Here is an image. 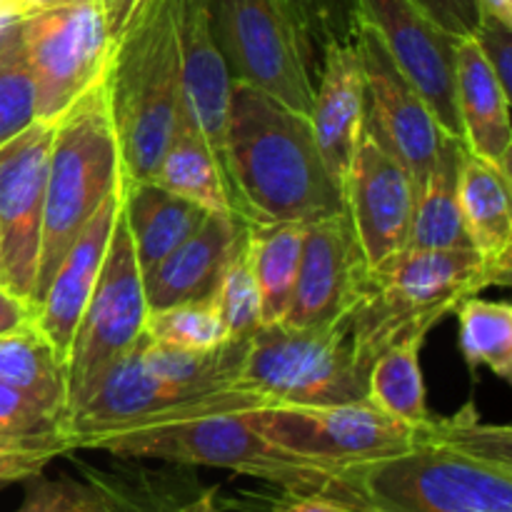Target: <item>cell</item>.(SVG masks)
Returning <instances> with one entry per match:
<instances>
[{
  "label": "cell",
  "instance_id": "obj_28",
  "mask_svg": "<svg viewBox=\"0 0 512 512\" xmlns=\"http://www.w3.org/2000/svg\"><path fill=\"white\" fill-rule=\"evenodd\" d=\"M420 350L423 343H400L378 355L368 368L370 403L410 428L430 418Z\"/></svg>",
  "mask_w": 512,
  "mask_h": 512
},
{
  "label": "cell",
  "instance_id": "obj_2",
  "mask_svg": "<svg viewBox=\"0 0 512 512\" xmlns=\"http://www.w3.org/2000/svg\"><path fill=\"white\" fill-rule=\"evenodd\" d=\"M223 173L235 218L248 225L313 223L343 210L310 115L243 80H230Z\"/></svg>",
  "mask_w": 512,
  "mask_h": 512
},
{
  "label": "cell",
  "instance_id": "obj_14",
  "mask_svg": "<svg viewBox=\"0 0 512 512\" xmlns=\"http://www.w3.org/2000/svg\"><path fill=\"white\" fill-rule=\"evenodd\" d=\"M415 200L418 193L403 165L363 128L343 185V210L365 268L378 270L410 250Z\"/></svg>",
  "mask_w": 512,
  "mask_h": 512
},
{
  "label": "cell",
  "instance_id": "obj_38",
  "mask_svg": "<svg viewBox=\"0 0 512 512\" xmlns=\"http://www.w3.org/2000/svg\"><path fill=\"white\" fill-rule=\"evenodd\" d=\"M33 320V305L15 295L8 285L0 283V333L20 328Z\"/></svg>",
  "mask_w": 512,
  "mask_h": 512
},
{
  "label": "cell",
  "instance_id": "obj_6",
  "mask_svg": "<svg viewBox=\"0 0 512 512\" xmlns=\"http://www.w3.org/2000/svg\"><path fill=\"white\" fill-rule=\"evenodd\" d=\"M245 413H205L180 423L110 435L98 440L90 450H103L115 458L233 470L275 485L290 498L328 493L335 478L333 470L280 450L245 420Z\"/></svg>",
  "mask_w": 512,
  "mask_h": 512
},
{
  "label": "cell",
  "instance_id": "obj_21",
  "mask_svg": "<svg viewBox=\"0 0 512 512\" xmlns=\"http://www.w3.org/2000/svg\"><path fill=\"white\" fill-rule=\"evenodd\" d=\"M512 178L465 150L460 165V213L470 248L495 278L508 288L512 275Z\"/></svg>",
  "mask_w": 512,
  "mask_h": 512
},
{
  "label": "cell",
  "instance_id": "obj_8",
  "mask_svg": "<svg viewBox=\"0 0 512 512\" xmlns=\"http://www.w3.org/2000/svg\"><path fill=\"white\" fill-rule=\"evenodd\" d=\"M213 40L230 80L310 113L320 53L285 0H213Z\"/></svg>",
  "mask_w": 512,
  "mask_h": 512
},
{
  "label": "cell",
  "instance_id": "obj_36",
  "mask_svg": "<svg viewBox=\"0 0 512 512\" xmlns=\"http://www.w3.org/2000/svg\"><path fill=\"white\" fill-rule=\"evenodd\" d=\"M60 423L40 405L25 398L10 385L0 383V433H28V430H43Z\"/></svg>",
  "mask_w": 512,
  "mask_h": 512
},
{
  "label": "cell",
  "instance_id": "obj_20",
  "mask_svg": "<svg viewBox=\"0 0 512 512\" xmlns=\"http://www.w3.org/2000/svg\"><path fill=\"white\" fill-rule=\"evenodd\" d=\"M240 223L243 220L235 215L210 213L185 243L143 273L148 310L213 298L233 253Z\"/></svg>",
  "mask_w": 512,
  "mask_h": 512
},
{
  "label": "cell",
  "instance_id": "obj_13",
  "mask_svg": "<svg viewBox=\"0 0 512 512\" xmlns=\"http://www.w3.org/2000/svg\"><path fill=\"white\" fill-rule=\"evenodd\" d=\"M53 123L35 120L0 145V283L33 305Z\"/></svg>",
  "mask_w": 512,
  "mask_h": 512
},
{
  "label": "cell",
  "instance_id": "obj_3",
  "mask_svg": "<svg viewBox=\"0 0 512 512\" xmlns=\"http://www.w3.org/2000/svg\"><path fill=\"white\" fill-rule=\"evenodd\" d=\"M123 175L150 180L183 123L178 0H135L105 68Z\"/></svg>",
  "mask_w": 512,
  "mask_h": 512
},
{
  "label": "cell",
  "instance_id": "obj_43",
  "mask_svg": "<svg viewBox=\"0 0 512 512\" xmlns=\"http://www.w3.org/2000/svg\"><path fill=\"white\" fill-rule=\"evenodd\" d=\"M15 5H18V0H0V13H10L18 18V8Z\"/></svg>",
  "mask_w": 512,
  "mask_h": 512
},
{
  "label": "cell",
  "instance_id": "obj_15",
  "mask_svg": "<svg viewBox=\"0 0 512 512\" xmlns=\"http://www.w3.org/2000/svg\"><path fill=\"white\" fill-rule=\"evenodd\" d=\"M355 18L378 33L398 68L420 90L440 128L460 138L455 105V40L413 0H353ZM463 140V138H460Z\"/></svg>",
  "mask_w": 512,
  "mask_h": 512
},
{
  "label": "cell",
  "instance_id": "obj_42",
  "mask_svg": "<svg viewBox=\"0 0 512 512\" xmlns=\"http://www.w3.org/2000/svg\"><path fill=\"white\" fill-rule=\"evenodd\" d=\"M183 512H225V510L215 508V505H213V493H203L198 500H195V503H190Z\"/></svg>",
  "mask_w": 512,
  "mask_h": 512
},
{
  "label": "cell",
  "instance_id": "obj_39",
  "mask_svg": "<svg viewBox=\"0 0 512 512\" xmlns=\"http://www.w3.org/2000/svg\"><path fill=\"white\" fill-rule=\"evenodd\" d=\"M275 512H358L343 503L323 498V495H303V498H290L288 503L280 505Z\"/></svg>",
  "mask_w": 512,
  "mask_h": 512
},
{
  "label": "cell",
  "instance_id": "obj_29",
  "mask_svg": "<svg viewBox=\"0 0 512 512\" xmlns=\"http://www.w3.org/2000/svg\"><path fill=\"white\" fill-rule=\"evenodd\" d=\"M460 350L473 370L488 368L500 380L512 378V305L470 295L455 308Z\"/></svg>",
  "mask_w": 512,
  "mask_h": 512
},
{
  "label": "cell",
  "instance_id": "obj_16",
  "mask_svg": "<svg viewBox=\"0 0 512 512\" xmlns=\"http://www.w3.org/2000/svg\"><path fill=\"white\" fill-rule=\"evenodd\" d=\"M365 275L368 268L345 210L305 223L298 283L283 323L293 328L345 325Z\"/></svg>",
  "mask_w": 512,
  "mask_h": 512
},
{
  "label": "cell",
  "instance_id": "obj_5",
  "mask_svg": "<svg viewBox=\"0 0 512 512\" xmlns=\"http://www.w3.org/2000/svg\"><path fill=\"white\" fill-rule=\"evenodd\" d=\"M120 180L123 160L103 78L53 123L33 310L63 255Z\"/></svg>",
  "mask_w": 512,
  "mask_h": 512
},
{
  "label": "cell",
  "instance_id": "obj_27",
  "mask_svg": "<svg viewBox=\"0 0 512 512\" xmlns=\"http://www.w3.org/2000/svg\"><path fill=\"white\" fill-rule=\"evenodd\" d=\"M303 235L305 223L248 225L250 258L258 280L263 325L283 323L288 315L298 283Z\"/></svg>",
  "mask_w": 512,
  "mask_h": 512
},
{
  "label": "cell",
  "instance_id": "obj_23",
  "mask_svg": "<svg viewBox=\"0 0 512 512\" xmlns=\"http://www.w3.org/2000/svg\"><path fill=\"white\" fill-rule=\"evenodd\" d=\"M198 500V498H195ZM195 500H173L158 493L113 483V478L85 468V478L68 475L25 483V498L13 512H183Z\"/></svg>",
  "mask_w": 512,
  "mask_h": 512
},
{
  "label": "cell",
  "instance_id": "obj_40",
  "mask_svg": "<svg viewBox=\"0 0 512 512\" xmlns=\"http://www.w3.org/2000/svg\"><path fill=\"white\" fill-rule=\"evenodd\" d=\"M133 5L135 0H100L105 25H108V33H110V43H113L115 35L120 33V28H123L125 18H128V13L133 10Z\"/></svg>",
  "mask_w": 512,
  "mask_h": 512
},
{
  "label": "cell",
  "instance_id": "obj_32",
  "mask_svg": "<svg viewBox=\"0 0 512 512\" xmlns=\"http://www.w3.org/2000/svg\"><path fill=\"white\" fill-rule=\"evenodd\" d=\"M143 333L158 343L185 350H213L230 340L213 298L148 310Z\"/></svg>",
  "mask_w": 512,
  "mask_h": 512
},
{
  "label": "cell",
  "instance_id": "obj_37",
  "mask_svg": "<svg viewBox=\"0 0 512 512\" xmlns=\"http://www.w3.org/2000/svg\"><path fill=\"white\" fill-rule=\"evenodd\" d=\"M413 3L453 38H468L480 23L478 0H413Z\"/></svg>",
  "mask_w": 512,
  "mask_h": 512
},
{
  "label": "cell",
  "instance_id": "obj_30",
  "mask_svg": "<svg viewBox=\"0 0 512 512\" xmlns=\"http://www.w3.org/2000/svg\"><path fill=\"white\" fill-rule=\"evenodd\" d=\"M213 300L230 340L250 338L263 325V320H260L258 280H255L253 273L248 225L245 223H240L233 253H230V260L225 265L223 278H220Z\"/></svg>",
  "mask_w": 512,
  "mask_h": 512
},
{
  "label": "cell",
  "instance_id": "obj_26",
  "mask_svg": "<svg viewBox=\"0 0 512 512\" xmlns=\"http://www.w3.org/2000/svg\"><path fill=\"white\" fill-rule=\"evenodd\" d=\"M0 383L23 393L53 418L65 415V365L35 320L0 333Z\"/></svg>",
  "mask_w": 512,
  "mask_h": 512
},
{
  "label": "cell",
  "instance_id": "obj_24",
  "mask_svg": "<svg viewBox=\"0 0 512 512\" xmlns=\"http://www.w3.org/2000/svg\"><path fill=\"white\" fill-rule=\"evenodd\" d=\"M465 145L460 138L445 135L425 185L415 200L410 250H465L468 233L460 213V165Z\"/></svg>",
  "mask_w": 512,
  "mask_h": 512
},
{
  "label": "cell",
  "instance_id": "obj_18",
  "mask_svg": "<svg viewBox=\"0 0 512 512\" xmlns=\"http://www.w3.org/2000/svg\"><path fill=\"white\" fill-rule=\"evenodd\" d=\"M308 115L320 155L343 190L365 128V78L353 38L323 50Z\"/></svg>",
  "mask_w": 512,
  "mask_h": 512
},
{
  "label": "cell",
  "instance_id": "obj_4",
  "mask_svg": "<svg viewBox=\"0 0 512 512\" xmlns=\"http://www.w3.org/2000/svg\"><path fill=\"white\" fill-rule=\"evenodd\" d=\"M490 285L495 288V278L473 248L405 250L383 268L368 270L345 320L355 363L368 375L385 350L425 343L440 320Z\"/></svg>",
  "mask_w": 512,
  "mask_h": 512
},
{
  "label": "cell",
  "instance_id": "obj_9",
  "mask_svg": "<svg viewBox=\"0 0 512 512\" xmlns=\"http://www.w3.org/2000/svg\"><path fill=\"white\" fill-rule=\"evenodd\" d=\"M145 318L148 300L143 270L123 210H118L98 283L90 293L65 360V413L78 408L105 370L138 343Z\"/></svg>",
  "mask_w": 512,
  "mask_h": 512
},
{
  "label": "cell",
  "instance_id": "obj_1",
  "mask_svg": "<svg viewBox=\"0 0 512 512\" xmlns=\"http://www.w3.org/2000/svg\"><path fill=\"white\" fill-rule=\"evenodd\" d=\"M323 498L358 512H512V428L468 400L415 425L398 453L338 470Z\"/></svg>",
  "mask_w": 512,
  "mask_h": 512
},
{
  "label": "cell",
  "instance_id": "obj_34",
  "mask_svg": "<svg viewBox=\"0 0 512 512\" xmlns=\"http://www.w3.org/2000/svg\"><path fill=\"white\" fill-rule=\"evenodd\" d=\"M315 50L323 58V50L330 43H343L353 38L355 30V3L353 0H285Z\"/></svg>",
  "mask_w": 512,
  "mask_h": 512
},
{
  "label": "cell",
  "instance_id": "obj_33",
  "mask_svg": "<svg viewBox=\"0 0 512 512\" xmlns=\"http://www.w3.org/2000/svg\"><path fill=\"white\" fill-rule=\"evenodd\" d=\"M75 453L60 423L28 433H0V490L43 475L53 460Z\"/></svg>",
  "mask_w": 512,
  "mask_h": 512
},
{
  "label": "cell",
  "instance_id": "obj_31",
  "mask_svg": "<svg viewBox=\"0 0 512 512\" xmlns=\"http://www.w3.org/2000/svg\"><path fill=\"white\" fill-rule=\"evenodd\" d=\"M35 85L15 18L0 30V145L35 123Z\"/></svg>",
  "mask_w": 512,
  "mask_h": 512
},
{
  "label": "cell",
  "instance_id": "obj_35",
  "mask_svg": "<svg viewBox=\"0 0 512 512\" xmlns=\"http://www.w3.org/2000/svg\"><path fill=\"white\" fill-rule=\"evenodd\" d=\"M470 38L475 40L483 58L498 75L500 85L512 93V25L493 18H480L478 28L473 30Z\"/></svg>",
  "mask_w": 512,
  "mask_h": 512
},
{
  "label": "cell",
  "instance_id": "obj_41",
  "mask_svg": "<svg viewBox=\"0 0 512 512\" xmlns=\"http://www.w3.org/2000/svg\"><path fill=\"white\" fill-rule=\"evenodd\" d=\"M480 18H493L512 25V0H478Z\"/></svg>",
  "mask_w": 512,
  "mask_h": 512
},
{
  "label": "cell",
  "instance_id": "obj_19",
  "mask_svg": "<svg viewBox=\"0 0 512 512\" xmlns=\"http://www.w3.org/2000/svg\"><path fill=\"white\" fill-rule=\"evenodd\" d=\"M455 105L465 150L512 178L510 93L470 35L455 40Z\"/></svg>",
  "mask_w": 512,
  "mask_h": 512
},
{
  "label": "cell",
  "instance_id": "obj_44",
  "mask_svg": "<svg viewBox=\"0 0 512 512\" xmlns=\"http://www.w3.org/2000/svg\"><path fill=\"white\" fill-rule=\"evenodd\" d=\"M13 18H15V15H10V13H0V30H3L5 25H8L10 20H13Z\"/></svg>",
  "mask_w": 512,
  "mask_h": 512
},
{
  "label": "cell",
  "instance_id": "obj_25",
  "mask_svg": "<svg viewBox=\"0 0 512 512\" xmlns=\"http://www.w3.org/2000/svg\"><path fill=\"white\" fill-rule=\"evenodd\" d=\"M150 180H155L180 198L193 200L208 213L235 215L218 153L185 120L175 130L173 140L165 148Z\"/></svg>",
  "mask_w": 512,
  "mask_h": 512
},
{
  "label": "cell",
  "instance_id": "obj_11",
  "mask_svg": "<svg viewBox=\"0 0 512 512\" xmlns=\"http://www.w3.org/2000/svg\"><path fill=\"white\" fill-rule=\"evenodd\" d=\"M245 420L280 450L325 470L385 458L413 438V428L390 418L370 400L340 405H263Z\"/></svg>",
  "mask_w": 512,
  "mask_h": 512
},
{
  "label": "cell",
  "instance_id": "obj_12",
  "mask_svg": "<svg viewBox=\"0 0 512 512\" xmlns=\"http://www.w3.org/2000/svg\"><path fill=\"white\" fill-rule=\"evenodd\" d=\"M353 40L365 78V130L403 165L420 193L448 133L370 25L355 20Z\"/></svg>",
  "mask_w": 512,
  "mask_h": 512
},
{
  "label": "cell",
  "instance_id": "obj_22",
  "mask_svg": "<svg viewBox=\"0 0 512 512\" xmlns=\"http://www.w3.org/2000/svg\"><path fill=\"white\" fill-rule=\"evenodd\" d=\"M120 210L143 273L185 243L210 215L193 200L170 193L155 180H133L125 175Z\"/></svg>",
  "mask_w": 512,
  "mask_h": 512
},
{
  "label": "cell",
  "instance_id": "obj_7",
  "mask_svg": "<svg viewBox=\"0 0 512 512\" xmlns=\"http://www.w3.org/2000/svg\"><path fill=\"white\" fill-rule=\"evenodd\" d=\"M235 388L273 405H340L368 400V375L355 363L348 328L260 325L248 338Z\"/></svg>",
  "mask_w": 512,
  "mask_h": 512
},
{
  "label": "cell",
  "instance_id": "obj_10",
  "mask_svg": "<svg viewBox=\"0 0 512 512\" xmlns=\"http://www.w3.org/2000/svg\"><path fill=\"white\" fill-rule=\"evenodd\" d=\"M35 85V118L55 123L105 78L110 33L100 0L60 5L15 18Z\"/></svg>",
  "mask_w": 512,
  "mask_h": 512
},
{
  "label": "cell",
  "instance_id": "obj_17",
  "mask_svg": "<svg viewBox=\"0 0 512 512\" xmlns=\"http://www.w3.org/2000/svg\"><path fill=\"white\" fill-rule=\"evenodd\" d=\"M120 200H123V180H120L118 190L100 205V210L85 225L83 233L75 238L68 253L63 255L48 288H45L43 298L38 300L33 310L35 325L48 338V343L53 345L63 365L68 360L73 335L78 330L80 318H83L90 293L98 283L105 250H108L115 218H118Z\"/></svg>",
  "mask_w": 512,
  "mask_h": 512
}]
</instances>
